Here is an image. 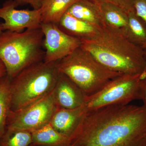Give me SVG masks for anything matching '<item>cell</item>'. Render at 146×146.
I'll use <instances>...</instances> for the list:
<instances>
[{"label": "cell", "mask_w": 146, "mask_h": 146, "mask_svg": "<svg viewBox=\"0 0 146 146\" xmlns=\"http://www.w3.org/2000/svg\"><path fill=\"white\" fill-rule=\"evenodd\" d=\"M58 68L87 96L102 88L110 80L123 74L109 70L89 52L78 47L58 61Z\"/></svg>", "instance_id": "5"}, {"label": "cell", "mask_w": 146, "mask_h": 146, "mask_svg": "<svg viewBox=\"0 0 146 146\" xmlns=\"http://www.w3.org/2000/svg\"><path fill=\"white\" fill-rule=\"evenodd\" d=\"M68 146H146V106L115 105L86 112Z\"/></svg>", "instance_id": "1"}, {"label": "cell", "mask_w": 146, "mask_h": 146, "mask_svg": "<svg viewBox=\"0 0 146 146\" xmlns=\"http://www.w3.org/2000/svg\"><path fill=\"white\" fill-rule=\"evenodd\" d=\"M57 108L73 109L84 104L87 96L66 75L60 72L53 91Z\"/></svg>", "instance_id": "10"}, {"label": "cell", "mask_w": 146, "mask_h": 146, "mask_svg": "<svg viewBox=\"0 0 146 146\" xmlns=\"http://www.w3.org/2000/svg\"><path fill=\"white\" fill-rule=\"evenodd\" d=\"M57 25L66 34L81 41L94 39L100 34L102 29L76 18L68 12L60 18Z\"/></svg>", "instance_id": "12"}, {"label": "cell", "mask_w": 146, "mask_h": 146, "mask_svg": "<svg viewBox=\"0 0 146 146\" xmlns=\"http://www.w3.org/2000/svg\"><path fill=\"white\" fill-rule=\"evenodd\" d=\"M18 5H29L34 9H39L44 0H13Z\"/></svg>", "instance_id": "22"}, {"label": "cell", "mask_w": 146, "mask_h": 146, "mask_svg": "<svg viewBox=\"0 0 146 146\" xmlns=\"http://www.w3.org/2000/svg\"><path fill=\"white\" fill-rule=\"evenodd\" d=\"M18 4L10 0L0 7V18L4 22L0 23L3 31L21 32L25 29L41 28V11L39 9H17Z\"/></svg>", "instance_id": "9"}, {"label": "cell", "mask_w": 146, "mask_h": 146, "mask_svg": "<svg viewBox=\"0 0 146 146\" xmlns=\"http://www.w3.org/2000/svg\"><path fill=\"white\" fill-rule=\"evenodd\" d=\"M58 62L35 63L11 80V110L31 105L52 92L60 73Z\"/></svg>", "instance_id": "3"}, {"label": "cell", "mask_w": 146, "mask_h": 146, "mask_svg": "<svg viewBox=\"0 0 146 146\" xmlns=\"http://www.w3.org/2000/svg\"><path fill=\"white\" fill-rule=\"evenodd\" d=\"M133 8L136 15L146 25V0H135Z\"/></svg>", "instance_id": "21"}, {"label": "cell", "mask_w": 146, "mask_h": 146, "mask_svg": "<svg viewBox=\"0 0 146 146\" xmlns=\"http://www.w3.org/2000/svg\"><path fill=\"white\" fill-rule=\"evenodd\" d=\"M145 76L123 74L112 79L96 93L86 96L83 105L85 112L140 100V83Z\"/></svg>", "instance_id": "6"}, {"label": "cell", "mask_w": 146, "mask_h": 146, "mask_svg": "<svg viewBox=\"0 0 146 146\" xmlns=\"http://www.w3.org/2000/svg\"><path fill=\"white\" fill-rule=\"evenodd\" d=\"M97 2L106 25L126 37L128 27L127 13L119 7L110 3Z\"/></svg>", "instance_id": "14"}, {"label": "cell", "mask_w": 146, "mask_h": 146, "mask_svg": "<svg viewBox=\"0 0 146 146\" xmlns=\"http://www.w3.org/2000/svg\"><path fill=\"white\" fill-rule=\"evenodd\" d=\"M41 29L44 35V61L57 62L81 46L80 39L62 31L57 25L42 23Z\"/></svg>", "instance_id": "8"}, {"label": "cell", "mask_w": 146, "mask_h": 146, "mask_svg": "<svg viewBox=\"0 0 146 146\" xmlns=\"http://www.w3.org/2000/svg\"><path fill=\"white\" fill-rule=\"evenodd\" d=\"M140 100L146 106V76L141 80L140 85Z\"/></svg>", "instance_id": "23"}, {"label": "cell", "mask_w": 146, "mask_h": 146, "mask_svg": "<svg viewBox=\"0 0 146 146\" xmlns=\"http://www.w3.org/2000/svg\"><path fill=\"white\" fill-rule=\"evenodd\" d=\"M128 27L126 37L131 42L140 47L146 56V25L135 13V11L128 12Z\"/></svg>", "instance_id": "17"}, {"label": "cell", "mask_w": 146, "mask_h": 146, "mask_svg": "<svg viewBox=\"0 0 146 146\" xmlns=\"http://www.w3.org/2000/svg\"><path fill=\"white\" fill-rule=\"evenodd\" d=\"M32 144L40 146H68L69 138L55 129L50 123L31 131Z\"/></svg>", "instance_id": "15"}, {"label": "cell", "mask_w": 146, "mask_h": 146, "mask_svg": "<svg viewBox=\"0 0 146 146\" xmlns=\"http://www.w3.org/2000/svg\"><path fill=\"white\" fill-rule=\"evenodd\" d=\"M32 144L31 131L6 130L0 141V146H30Z\"/></svg>", "instance_id": "19"}, {"label": "cell", "mask_w": 146, "mask_h": 146, "mask_svg": "<svg viewBox=\"0 0 146 146\" xmlns=\"http://www.w3.org/2000/svg\"><path fill=\"white\" fill-rule=\"evenodd\" d=\"M30 146H40L36 145H33V144H32V145H31Z\"/></svg>", "instance_id": "26"}, {"label": "cell", "mask_w": 146, "mask_h": 146, "mask_svg": "<svg viewBox=\"0 0 146 146\" xmlns=\"http://www.w3.org/2000/svg\"><path fill=\"white\" fill-rule=\"evenodd\" d=\"M11 80L7 75L0 79V141L6 130L11 110Z\"/></svg>", "instance_id": "18"}, {"label": "cell", "mask_w": 146, "mask_h": 146, "mask_svg": "<svg viewBox=\"0 0 146 146\" xmlns=\"http://www.w3.org/2000/svg\"><path fill=\"white\" fill-rule=\"evenodd\" d=\"M3 31H2L1 29V27H0V34Z\"/></svg>", "instance_id": "25"}, {"label": "cell", "mask_w": 146, "mask_h": 146, "mask_svg": "<svg viewBox=\"0 0 146 146\" xmlns=\"http://www.w3.org/2000/svg\"><path fill=\"white\" fill-rule=\"evenodd\" d=\"M56 108L53 91L33 104L15 111L10 110L6 130L31 131L49 123Z\"/></svg>", "instance_id": "7"}, {"label": "cell", "mask_w": 146, "mask_h": 146, "mask_svg": "<svg viewBox=\"0 0 146 146\" xmlns=\"http://www.w3.org/2000/svg\"><path fill=\"white\" fill-rule=\"evenodd\" d=\"M44 39L41 28L6 31L0 34V60L11 80L25 68L44 60Z\"/></svg>", "instance_id": "4"}, {"label": "cell", "mask_w": 146, "mask_h": 146, "mask_svg": "<svg viewBox=\"0 0 146 146\" xmlns=\"http://www.w3.org/2000/svg\"><path fill=\"white\" fill-rule=\"evenodd\" d=\"M81 41L80 47L110 70L146 76L145 52L119 32L106 26L94 39Z\"/></svg>", "instance_id": "2"}, {"label": "cell", "mask_w": 146, "mask_h": 146, "mask_svg": "<svg viewBox=\"0 0 146 146\" xmlns=\"http://www.w3.org/2000/svg\"><path fill=\"white\" fill-rule=\"evenodd\" d=\"M78 0H44L41 6L42 23L57 25L60 18Z\"/></svg>", "instance_id": "16"}, {"label": "cell", "mask_w": 146, "mask_h": 146, "mask_svg": "<svg viewBox=\"0 0 146 146\" xmlns=\"http://www.w3.org/2000/svg\"><path fill=\"white\" fill-rule=\"evenodd\" d=\"M6 75L7 72L5 66L0 60V79Z\"/></svg>", "instance_id": "24"}, {"label": "cell", "mask_w": 146, "mask_h": 146, "mask_svg": "<svg viewBox=\"0 0 146 146\" xmlns=\"http://www.w3.org/2000/svg\"><path fill=\"white\" fill-rule=\"evenodd\" d=\"M67 12L80 20L102 29L106 26L98 3L94 0H78Z\"/></svg>", "instance_id": "13"}, {"label": "cell", "mask_w": 146, "mask_h": 146, "mask_svg": "<svg viewBox=\"0 0 146 146\" xmlns=\"http://www.w3.org/2000/svg\"><path fill=\"white\" fill-rule=\"evenodd\" d=\"M85 113L83 105L73 109L56 107L49 123L57 131L70 138L80 124Z\"/></svg>", "instance_id": "11"}, {"label": "cell", "mask_w": 146, "mask_h": 146, "mask_svg": "<svg viewBox=\"0 0 146 146\" xmlns=\"http://www.w3.org/2000/svg\"><path fill=\"white\" fill-rule=\"evenodd\" d=\"M99 2L110 3L119 7L127 13L134 10L133 5L135 0H94Z\"/></svg>", "instance_id": "20"}]
</instances>
